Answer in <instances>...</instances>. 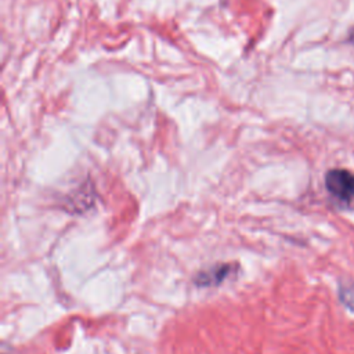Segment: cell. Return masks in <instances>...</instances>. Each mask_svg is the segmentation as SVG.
Returning <instances> with one entry per match:
<instances>
[{
	"instance_id": "cell-1",
	"label": "cell",
	"mask_w": 354,
	"mask_h": 354,
	"mask_svg": "<svg viewBox=\"0 0 354 354\" xmlns=\"http://www.w3.org/2000/svg\"><path fill=\"white\" fill-rule=\"evenodd\" d=\"M326 189L343 202L354 201V173L343 169L329 170L325 176Z\"/></svg>"
},
{
	"instance_id": "cell-2",
	"label": "cell",
	"mask_w": 354,
	"mask_h": 354,
	"mask_svg": "<svg viewBox=\"0 0 354 354\" xmlns=\"http://www.w3.org/2000/svg\"><path fill=\"white\" fill-rule=\"evenodd\" d=\"M350 40H351V43L354 44V29L351 30V35H350Z\"/></svg>"
}]
</instances>
